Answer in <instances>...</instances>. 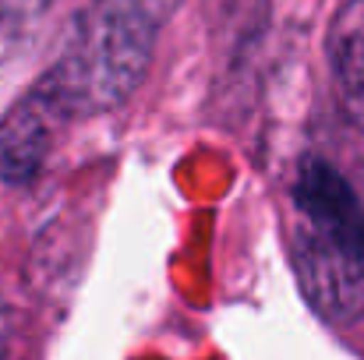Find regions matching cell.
<instances>
[{"label": "cell", "instance_id": "obj_4", "mask_svg": "<svg viewBox=\"0 0 364 360\" xmlns=\"http://www.w3.org/2000/svg\"><path fill=\"white\" fill-rule=\"evenodd\" d=\"M333 96L343 120L364 131V0H347L326 36Z\"/></svg>", "mask_w": 364, "mask_h": 360}, {"label": "cell", "instance_id": "obj_5", "mask_svg": "<svg viewBox=\"0 0 364 360\" xmlns=\"http://www.w3.org/2000/svg\"><path fill=\"white\" fill-rule=\"evenodd\" d=\"M53 0H0V60L14 57L39 28Z\"/></svg>", "mask_w": 364, "mask_h": 360}, {"label": "cell", "instance_id": "obj_6", "mask_svg": "<svg viewBox=\"0 0 364 360\" xmlns=\"http://www.w3.org/2000/svg\"><path fill=\"white\" fill-rule=\"evenodd\" d=\"M127 4H134L138 11H145L156 25H163V21L173 14V7H177L181 0H127Z\"/></svg>", "mask_w": 364, "mask_h": 360}, {"label": "cell", "instance_id": "obj_2", "mask_svg": "<svg viewBox=\"0 0 364 360\" xmlns=\"http://www.w3.org/2000/svg\"><path fill=\"white\" fill-rule=\"evenodd\" d=\"M159 25L127 0H92L75 14L57 60L39 78L68 117L117 110L141 85Z\"/></svg>", "mask_w": 364, "mask_h": 360}, {"label": "cell", "instance_id": "obj_7", "mask_svg": "<svg viewBox=\"0 0 364 360\" xmlns=\"http://www.w3.org/2000/svg\"><path fill=\"white\" fill-rule=\"evenodd\" d=\"M11 336H14V311H11L7 300H0V360H7Z\"/></svg>", "mask_w": 364, "mask_h": 360}, {"label": "cell", "instance_id": "obj_1", "mask_svg": "<svg viewBox=\"0 0 364 360\" xmlns=\"http://www.w3.org/2000/svg\"><path fill=\"white\" fill-rule=\"evenodd\" d=\"M294 265L311 307L329 322L364 311V209L322 159H304L294 184Z\"/></svg>", "mask_w": 364, "mask_h": 360}, {"label": "cell", "instance_id": "obj_3", "mask_svg": "<svg viewBox=\"0 0 364 360\" xmlns=\"http://www.w3.org/2000/svg\"><path fill=\"white\" fill-rule=\"evenodd\" d=\"M68 120L71 117L57 103V96L43 82H36L0 124V177L7 184H28L43 170Z\"/></svg>", "mask_w": 364, "mask_h": 360}]
</instances>
